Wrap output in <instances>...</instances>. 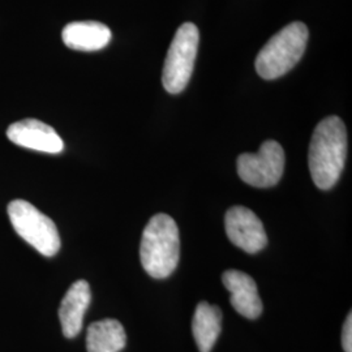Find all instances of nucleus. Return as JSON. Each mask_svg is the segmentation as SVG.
<instances>
[{"instance_id": "1", "label": "nucleus", "mask_w": 352, "mask_h": 352, "mask_svg": "<svg viewBox=\"0 0 352 352\" xmlns=\"http://www.w3.org/2000/svg\"><path fill=\"white\" fill-rule=\"evenodd\" d=\"M347 158V131L338 116H327L312 135L308 164L312 180L320 189L333 188L340 180Z\"/></svg>"}, {"instance_id": "2", "label": "nucleus", "mask_w": 352, "mask_h": 352, "mask_svg": "<svg viewBox=\"0 0 352 352\" xmlns=\"http://www.w3.org/2000/svg\"><path fill=\"white\" fill-rule=\"evenodd\" d=\"M144 270L155 279L170 277L180 258V236L175 221L167 214H157L145 227L140 244Z\"/></svg>"}, {"instance_id": "3", "label": "nucleus", "mask_w": 352, "mask_h": 352, "mask_svg": "<svg viewBox=\"0 0 352 352\" xmlns=\"http://www.w3.org/2000/svg\"><path fill=\"white\" fill-rule=\"evenodd\" d=\"M308 28L292 23L270 38L256 58V71L264 80H274L289 72L302 59L307 47Z\"/></svg>"}, {"instance_id": "4", "label": "nucleus", "mask_w": 352, "mask_h": 352, "mask_svg": "<svg viewBox=\"0 0 352 352\" xmlns=\"http://www.w3.org/2000/svg\"><path fill=\"white\" fill-rule=\"evenodd\" d=\"M8 217L14 231L41 254L52 257L60 250V236L56 225L30 202H10Z\"/></svg>"}, {"instance_id": "5", "label": "nucleus", "mask_w": 352, "mask_h": 352, "mask_svg": "<svg viewBox=\"0 0 352 352\" xmlns=\"http://www.w3.org/2000/svg\"><path fill=\"white\" fill-rule=\"evenodd\" d=\"M197 26L186 23L176 30L166 56L162 84L170 94H179L188 85L199 50Z\"/></svg>"}, {"instance_id": "6", "label": "nucleus", "mask_w": 352, "mask_h": 352, "mask_svg": "<svg viewBox=\"0 0 352 352\" xmlns=\"http://www.w3.org/2000/svg\"><path fill=\"white\" fill-rule=\"evenodd\" d=\"M285 151L277 141L269 140L256 154L245 153L238 158L240 179L256 188L277 186L285 171Z\"/></svg>"}, {"instance_id": "7", "label": "nucleus", "mask_w": 352, "mask_h": 352, "mask_svg": "<svg viewBox=\"0 0 352 352\" xmlns=\"http://www.w3.org/2000/svg\"><path fill=\"white\" fill-rule=\"evenodd\" d=\"M225 227L230 241L247 253L263 251L267 236L260 218L244 206H234L227 210Z\"/></svg>"}, {"instance_id": "8", "label": "nucleus", "mask_w": 352, "mask_h": 352, "mask_svg": "<svg viewBox=\"0 0 352 352\" xmlns=\"http://www.w3.org/2000/svg\"><path fill=\"white\" fill-rule=\"evenodd\" d=\"M7 138L13 144L32 151L59 154L64 151L63 140L52 126L37 119L16 122L7 129Z\"/></svg>"}, {"instance_id": "9", "label": "nucleus", "mask_w": 352, "mask_h": 352, "mask_svg": "<svg viewBox=\"0 0 352 352\" xmlns=\"http://www.w3.org/2000/svg\"><path fill=\"white\" fill-rule=\"evenodd\" d=\"M222 282L230 291V302L239 315L254 320L263 314V302L253 278L239 270H226Z\"/></svg>"}, {"instance_id": "10", "label": "nucleus", "mask_w": 352, "mask_h": 352, "mask_svg": "<svg viewBox=\"0 0 352 352\" xmlns=\"http://www.w3.org/2000/svg\"><path fill=\"white\" fill-rule=\"evenodd\" d=\"M91 300L89 283L84 279L76 280L64 295L59 308V320L67 338H75L82 329L84 316Z\"/></svg>"}, {"instance_id": "11", "label": "nucleus", "mask_w": 352, "mask_h": 352, "mask_svg": "<svg viewBox=\"0 0 352 352\" xmlns=\"http://www.w3.org/2000/svg\"><path fill=\"white\" fill-rule=\"evenodd\" d=\"M62 38L72 50L98 51L110 43L111 30L97 21H76L64 28Z\"/></svg>"}, {"instance_id": "12", "label": "nucleus", "mask_w": 352, "mask_h": 352, "mask_svg": "<svg viewBox=\"0 0 352 352\" xmlns=\"http://www.w3.org/2000/svg\"><path fill=\"white\" fill-rule=\"evenodd\" d=\"M222 330V312L217 305L199 302L193 320L192 331L200 352H210Z\"/></svg>"}, {"instance_id": "13", "label": "nucleus", "mask_w": 352, "mask_h": 352, "mask_svg": "<svg viewBox=\"0 0 352 352\" xmlns=\"http://www.w3.org/2000/svg\"><path fill=\"white\" fill-rule=\"evenodd\" d=\"M126 330L113 318L93 322L87 333L88 352H120L126 347Z\"/></svg>"}, {"instance_id": "14", "label": "nucleus", "mask_w": 352, "mask_h": 352, "mask_svg": "<svg viewBox=\"0 0 352 352\" xmlns=\"http://www.w3.org/2000/svg\"><path fill=\"white\" fill-rule=\"evenodd\" d=\"M342 344L344 352H352V316L351 312L347 316L346 322L342 331Z\"/></svg>"}]
</instances>
